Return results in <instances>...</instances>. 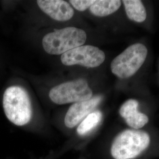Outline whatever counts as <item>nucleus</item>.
Segmentation results:
<instances>
[{"instance_id": "nucleus-13", "label": "nucleus", "mask_w": 159, "mask_h": 159, "mask_svg": "<svg viewBox=\"0 0 159 159\" xmlns=\"http://www.w3.org/2000/svg\"><path fill=\"white\" fill-rule=\"evenodd\" d=\"M95 1L93 0H71L69 2L75 9L80 11H84L91 7Z\"/></svg>"}, {"instance_id": "nucleus-11", "label": "nucleus", "mask_w": 159, "mask_h": 159, "mask_svg": "<svg viewBox=\"0 0 159 159\" xmlns=\"http://www.w3.org/2000/svg\"><path fill=\"white\" fill-rule=\"evenodd\" d=\"M128 18L136 23H143L147 17V13L142 2L139 0L122 1Z\"/></svg>"}, {"instance_id": "nucleus-4", "label": "nucleus", "mask_w": 159, "mask_h": 159, "mask_svg": "<svg viewBox=\"0 0 159 159\" xmlns=\"http://www.w3.org/2000/svg\"><path fill=\"white\" fill-rule=\"evenodd\" d=\"M148 52L146 47L140 43L129 46L112 61V73L120 79L130 77L142 66Z\"/></svg>"}, {"instance_id": "nucleus-10", "label": "nucleus", "mask_w": 159, "mask_h": 159, "mask_svg": "<svg viewBox=\"0 0 159 159\" xmlns=\"http://www.w3.org/2000/svg\"><path fill=\"white\" fill-rule=\"evenodd\" d=\"M121 4L119 0H98L90 7V11L95 16L105 17L117 11Z\"/></svg>"}, {"instance_id": "nucleus-6", "label": "nucleus", "mask_w": 159, "mask_h": 159, "mask_svg": "<svg viewBox=\"0 0 159 159\" xmlns=\"http://www.w3.org/2000/svg\"><path fill=\"white\" fill-rule=\"evenodd\" d=\"M106 58L103 51L95 46H81L61 55V61L65 66L80 65L94 68L100 66Z\"/></svg>"}, {"instance_id": "nucleus-1", "label": "nucleus", "mask_w": 159, "mask_h": 159, "mask_svg": "<svg viewBox=\"0 0 159 159\" xmlns=\"http://www.w3.org/2000/svg\"><path fill=\"white\" fill-rule=\"evenodd\" d=\"M2 105L7 118L15 125H25L31 120L30 98L23 87L14 85L7 88L3 95Z\"/></svg>"}, {"instance_id": "nucleus-12", "label": "nucleus", "mask_w": 159, "mask_h": 159, "mask_svg": "<svg viewBox=\"0 0 159 159\" xmlns=\"http://www.w3.org/2000/svg\"><path fill=\"white\" fill-rule=\"evenodd\" d=\"M102 119V113L100 111H94L89 114L80 123L77 132L80 136H85L94 129Z\"/></svg>"}, {"instance_id": "nucleus-3", "label": "nucleus", "mask_w": 159, "mask_h": 159, "mask_svg": "<svg viewBox=\"0 0 159 159\" xmlns=\"http://www.w3.org/2000/svg\"><path fill=\"white\" fill-rule=\"evenodd\" d=\"M86 39L87 34L84 30L69 27L46 34L43 37L42 44L47 53L59 55L83 46Z\"/></svg>"}, {"instance_id": "nucleus-5", "label": "nucleus", "mask_w": 159, "mask_h": 159, "mask_svg": "<svg viewBox=\"0 0 159 159\" xmlns=\"http://www.w3.org/2000/svg\"><path fill=\"white\" fill-rule=\"evenodd\" d=\"M93 91L85 80L66 82L53 87L49 93L51 101L57 104L84 102L91 99Z\"/></svg>"}, {"instance_id": "nucleus-8", "label": "nucleus", "mask_w": 159, "mask_h": 159, "mask_svg": "<svg viewBox=\"0 0 159 159\" xmlns=\"http://www.w3.org/2000/svg\"><path fill=\"white\" fill-rule=\"evenodd\" d=\"M37 2L43 11L56 21H68L74 16L73 8L65 1L38 0Z\"/></svg>"}, {"instance_id": "nucleus-9", "label": "nucleus", "mask_w": 159, "mask_h": 159, "mask_svg": "<svg viewBox=\"0 0 159 159\" xmlns=\"http://www.w3.org/2000/svg\"><path fill=\"white\" fill-rule=\"evenodd\" d=\"M139 102L133 99L127 100L120 108V116L125 120L126 123L134 129L142 128L148 122V116L139 112Z\"/></svg>"}, {"instance_id": "nucleus-2", "label": "nucleus", "mask_w": 159, "mask_h": 159, "mask_svg": "<svg viewBox=\"0 0 159 159\" xmlns=\"http://www.w3.org/2000/svg\"><path fill=\"white\" fill-rule=\"evenodd\" d=\"M150 143L148 133L137 130H126L114 139L111 154L114 159H133L146 150Z\"/></svg>"}, {"instance_id": "nucleus-7", "label": "nucleus", "mask_w": 159, "mask_h": 159, "mask_svg": "<svg viewBox=\"0 0 159 159\" xmlns=\"http://www.w3.org/2000/svg\"><path fill=\"white\" fill-rule=\"evenodd\" d=\"M102 97H92L91 99L73 104L68 110L64 118V124L68 128H73L85 119L100 103Z\"/></svg>"}]
</instances>
